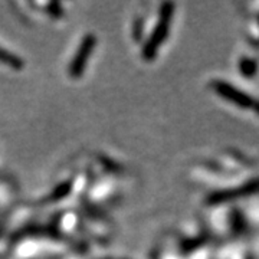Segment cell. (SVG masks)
<instances>
[{"label":"cell","instance_id":"6da1fadb","mask_svg":"<svg viewBox=\"0 0 259 259\" xmlns=\"http://www.w3.org/2000/svg\"><path fill=\"white\" fill-rule=\"evenodd\" d=\"M173 12H175V5L167 2L161 6L160 9V18H158L157 25L153 30L151 36L148 37L146 45L143 48V59L146 61H153L157 55L158 49L163 45V42L166 40L170 32V25H171V19H173Z\"/></svg>","mask_w":259,"mask_h":259},{"label":"cell","instance_id":"7a4b0ae2","mask_svg":"<svg viewBox=\"0 0 259 259\" xmlns=\"http://www.w3.org/2000/svg\"><path fill=\"white\" fill-rule=\"evenodd\" d=\"M212 88L218 95H221L222 98L228 100V101L233 102L235 105L245 108V110H252L256 114H259V101L255 100L253 97H250L248 94L241 91L239 88L233 87L232 83L225 82V81H213Z\"/></svg>","mask_w":259,"mask_h":259},{"label":"cell","instance_id":"3957f363","mask_svg":"<svg viewBox=\"0 0 259 259\" xmlns=\"http://www.w3.org/2000/svg\"><path fill=\"white\" fill-rule=\"evenodd\" d=\"M97 44V37L94 36L93 33H88L83 37L81 45L78 48L76 54H75L74 59L69 64V75L72 78H79L85 71V66L90 61V56L93 54L94 48Z\"/></svg>","mask_w":259,"mask_h":259},{"label":"cell","instance_id":"277c9868","mask_svg":"<svg viewBox=\"0 0 259 259\" xmlns=\"http://www.w3.org/2000/svg\"><path fill=\"white\" fill-rule=\"evenodd\" d=\"M259 190V180H253L250 183L241 186V187H236V189H228V190H221V192H216L212 193L207 197V203L210 204H218L223 203V202H229V200H235V199H241L245 196H249V194L255 193Z\"/></svg>","mask_w":259,"mask_h":259},{"label":"cell","instance_id":"5b68a950","mask_svg":"<svg viewBox=\"0 0 259 259\" xmlns=\"http://www.w3.org/2000/svg\"><path fill=\"white\" fill-rule=\"evenodd\" d=\"M0 64L8 65L15 71H20L23 68V61L18 55L12 54L8 49H3L0 47Z\"/></svg>","mask_w":259,"mask_h":259},{"label":"cell","instance_id":"8992f818","mask_svg":"<svg viewBox=\"0 0 259 259\" xmlns=\"http://www.w3.org/2000/svg\"><path fill=\"white\" fill-rule=\"evenodd\" d=\"M71 192V183L66 182V183H61V185L55 187V190L51 194V200H61L68 196V193Z\"/></svg>","mask_w":259,"mask_h":259},{"label":"cell","instance_id":"52a82bcc","mask_svg":"<svg viewBox=\"0 0 259 259\" xmlns=\"http://www.w3.org/2000/svg\"><path fill=\"white\" fill-rule=\"evenodd\" d=\"M256 68H258L256 62L252 61V59H248V58H245L241 62V72L245 75V76H252V75H255Z\"/></svg>","mask_w":259,"mask_h":259}]
</instances>
